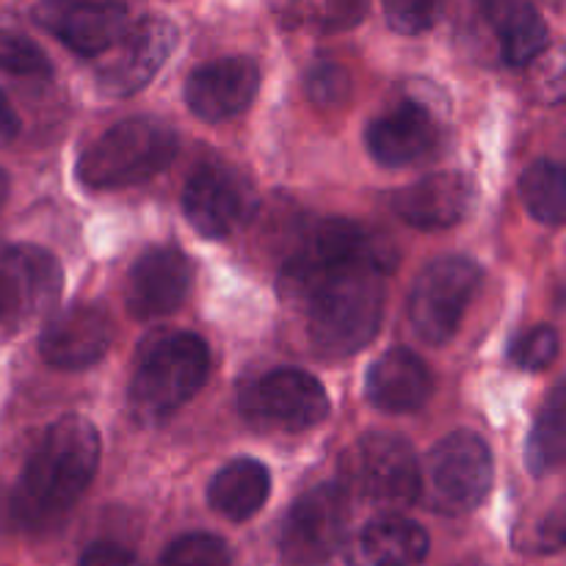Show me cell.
Segmentation results:
<instances>
[{
    "label": "cell",
    "mask_w": 566,
    "mask_h": 566,
    "mask_svg": "<svg viewBox=\"0 0 566 566\" xmlns=\"http://www.w3.org/2000/svg\"><path fill=\"white\" fill-rule=\"evenodd\" d=\"M0 70L20 77H50L53 64L48 53L17 31H0Z\"/></svg>",
    "instance_id": "obj_27"
},
{
    "label": "cell",
    "mask_w": 566,
    "mask_h": 566,
    "mask_svg": "<svg viewBox=\"0 0 566 566\" xmlns=\"http://www.w3.org/2000/svg\"><path fill=\"white\" fill-rule=\"evenodd\" d=\"M348 525V492L343 484H318L287 512L280 556L287 566H324L340 551Z\"/></svg>",
    "instance_id": "obj_9"
},
{
    "label": "cell",
    "mask_w": 566,
    "mask_h": 566,
    "mask_svg": "<svg viewBox=\"0 0 566 566\" xmlns=\"http://www.w3.org/2000/svg\"><path fill=\"white\" fill-rule=\"evenodd\" d=\"M17 127H20V119H17L14 108L9 105L6 94L0 92V142H9L17 133Z\"/></svg>",
    "instance_id": "obj_32"
},
{
    "label": "cell",
    "mask_w": 566,
    "mask_h": 566,
    "mask_svg": "<svg viewBox=\"0 0 566 566\" xmlns=\"http://www.w3.org/2000/svg\"><path fill=\"white\" fill-rule=\"evenodd\" d=\"M352 94V77L343 66L332 64V61H321L310 70L307 75V97L313 99L318 108H335L343 105Z\"/></svg>",
    "instance_id": "obj_29"
},
{
    "label": "cell",
    "mask_w": 566,
    "mask_h": 566,
    "mask_svg": "<svg viewBox=\"0 0 566 566\" xmlns=\"http://www.w3.org/2000/svg\"><path fill=\"white\" fill-rule=\"evenodd\" d=\"M558 348H562V340L553 326H534L514 340L512 363L523 370H545L556 363Z\"/></svg>",
    "instance_id": "obj_28"
},
{
    "label": "cell",
    "mask_w": 566,
    "mask_h": 566,
    "mask_svg": "<svg viewBox=\"0 0 566 566\" xmlns=\"http://www.w3.org/2000/svg\"><path fill=\"white\" fill-rule=\"evenodd\" d=\"M473 205V182L459 171H437L392 197L398 219L418 230H448L468 216Z\"/></svg>",
    "instance_id": "obj_18"
},
{
    "label": "cell",
    "mask_w": 566,
    "mask_h": 566,
    "mask_svg": "<svg viewBox=\"0 0 566 566\" xmlns=\"http://www.w3.org/2000/svg\"><path fill=\"white\" fill-rule=\"evenodd\" d=\"M260 86V70L252 59H219L199 66L186 81V105L197 119L227 122L252 105Z\"/></svg>",
    "instance_id": "obj_15"
},
{
    "label": "cell",
    "mask_w": 566,
    "mask_h": 566,
    "mask_svg": "<svg viewBox=\"0 0 566 566\" xmlns=\"http://www.w3.org/2000/svg\"><path fill=\"white\" fill-rule=\"evenodd\" d=\"M97 464V429L81 415L55 420L28 457L11 492V523L25 531H42L59 523L92 484Z\"/></svg>",
    "instance_id": "obj_2"
},
{
    "label": "cell",
    "mask_w": 566,
    "mask_h": 566,
    "mask_svg": "<svg viewBox=\"0 0 566 566\" xmlns=\"http://www.w3.org/2000/svg\"><path fill=\"white\" fill-rule=\"evenodd\" d=\"M114 318L99 304H72L42 329L39 354L59 370H83L108 354L114 343Z\"/></svg>",
    "instance_id": "obj_14"
},
{
    "label": "cell",
    "mask_w": 566,
    "mask_h": 566,
    "mask_svg": "<svg viewBox=\"0 0 566 566\" xmlns=\"http://www.w3.org/2000/svg\"><path fill=\"white\" fill-rule=\"evenodd\" d=\"M77 566H144L130 547L119 542H94L83 551Z\"/></svg>",
    "instance_id": "obj_31"
},
{
    "label": "cell",
    "mask_w": 566,
    "mask_h": 566,
    "mask_svg": "<svg viewBox=\"0 0 566 566\" xmlns=\"http://www.w3.org/2000/svg\"><path fill=\"white\" fill-rule=\"evenodd\" d=\"M177 44V28L166 17H142L127 25L119 42L108 50L111 59L99 66L97 86L108 97H133L153 83Z\"/></svg>",
    "instance_id": "obj_11"
},
{
    "label": "cell",
    "mask_w": 566,
    "mask_h": 566,
    "mask_svg": "<svg viewBox=\"0 0 566 566\" xmlns=\"http://www.w3.org/2000/svg\"><path fill=\"white\" fill-rule=\"evenodd\" d=\"M490 9L503 39V59L509 64L528 66L536 55L545 53L551 28L534 6L525 0H492Z\"/></svg>",
    "instance_id": "obj_22"
},
{
    "label": "cell",
    "mask_w": 566,
    "mask_h": 566,
    "mask_svg": "<svg viewBox=\"0 0 566 566\" xmlns=\"http://www.w3.org/2000/svg\"><path fill=\"white\" fill-rule=\"evenodd\" d=\"M429 534L401 514L376 517L359 531L352 545L354 566H423L429 556Z\"/></svg>",
    "instance_id": "obj_20"
},
{
    "label": "cell",
    "mask_w": 566,
    "mask_h": 566,
    "mask_svg": "<svg viewBox=\"0 0 566 566\" xmlns=\"http://www.w3.org/2000/svg\"><path fill=\"white\" fill-rule=\"evenodd\" d=\"M495 479L492 451L473 431L442 437L420 468V497L440 514H468L486 501Z\"/></svg>",
    "instance_id": "obj_5"
},
{
    "label": "cell",
    "mask_w": 566,
    "mask_h": 566,
    "mask_svg": "<svg viewBox=\"0 0 566 566\" xmlns=\"http://www.w3.org/2000/svg\"><path fill=\"white\" fill-rule=\"evenodd\" d=\"M385 254L368 232L326 219L298 241L280 271V296L302 310L318 357H352L376 337L385 313Z\"/></svg>",
    "instance_id": "obj_1"
},
{
    "label": "cell",
    "mask_w": 566,
    "mask_h": 566,
    "mask_svg": "<svg viewBox=\"0 0 566 566\" xmlns=\"http://www.w3.org/2000/svg\"><path fill=\"white\" fill-rule=\"evenodd\" d=\"M61 265L33 243H0V329L48 313L61 296Z\"/></svg>",
    "instance_id": "obj_10"
},
{
    "label": "cell",
    "mask_w": 566,
    "mask_h": 566,
    "mask_svg": "<svg viewBox=\"0 0 566 566\" xmlns=\"http://www.w3.org/2000/svg\"><path fill=\"white\" fill-rule=\"evenodd\" d=\"M177 136L166 122L133 116L94 138L77 158V180L92 191L147 182L175 160Z\"/></svg>",
    "instance_id": "obj_3"
},
{
    "label": "cell",
    "mask_w": 566,
    "mask_h": 566,
    "mask_svg": "<svg viewBox=\"0 0 566 566\" xmlns=\"http://www.w3.org/2000/svg\"><path fill=\"white\" fill-rule=\"evenodd\" d=\"M564 387H556L551 401L542 407L534 431L528 440V464L534 475H547L562 468L566 426H564Z\"/></svg>",
    "instance_id": "obj_23"
},
{
    "label": "cell",
    "mask_w": 566,
    "mask_h": 566,
    "mask_svg": "<svg viewBox=\"0 0 566 566\" xmlns=\"http://www.w3.org/2000/svg\"><path fill=\"white\" fill-rule=\"evenodd\" d=\"M343 490L376 506H409L420 501V464L412 446L398 434H365L343 453Z\"/></svg>",
    "instance_id": "obj_6"
},
{
    "label": "cell",
    "mask_w": 566,
    "mask_h": 566,
    "mask_svg": "<svg viewBox=\"0 0 566 566\" xmlns=\"http://www.w3.org/2000/svg\"><path fill=\"white\" fill-rule=\"evenodd\" d=\"M6 197H9V177H6V171L0 169V205L6 202Z\"/></svg>",
    "instance_id": "obj_33"
},
{
    "label": "cell",
    "mask_w": 566,
    "mask_h": 566,
    "mask_svg": "<svg viewBox=\"0 0 566 566\" xmlns=\"http://www.w3.org/2000/svg\"><path fill=\"white\" fill-rule=\"evenodd\" d=\"M210 374V352L202 337L177 332L149 348L130 381V409L144 423L166 420L186 407Z\"/></svg>",
    "instance_id": "obj_4"
},
{
    "label": "cell",
    "mask_w": 566,
    "mask_h": 566,
    "mask_svg": "<svg viewBox=\"0 0 566 566\" xmlns=\"http://www.w3.org/2000/svg\"><path fill=\"white\" fill-rule=\"evenodd\" d=\"M462 566H481L479 562H468V564H462Z\"/></svg>",
    "instance_id": "obj_34"
},
{
    "label": "cell",
    "mask_w": 566,
    "mask_h": 566,
    "mask_svg": "<svg viewBox=\"0 0 566 566\" xmlns=\"http://www.w3.org/2000/svg\"><path fill=\"white\" fill-rule=\"evenodd\" d=\"M271 495V475L254 459H235L213 475L208 486L210 509L232 523H247Z\"/></svg>",
    "instance_id": "obj_21"
},
{
    "label": "cell",
    "mask_w": 566,
    "mask_h": 566,
    "mask_svg": "<svg viewBox=\"0 0 566 566\" xmlns=\"http://www.w3.org/2000/svg\"><path fill=\"white\" fill-rule=\"evenodd\" d=\"M481 285V269L468 258H440L426 265L409 293V321L431 346L451 340Z\"/></svg>",
    "instance_id": "obj_7"
},
{
    "label": "cell",
    "mask_w": 566,
    "mask_h": 566,
    "mask_svg": "<svg viewBox=\"0 0 566 566\" xmlns=\"http://www.w3.org/2000/svg\"><path fill=\"white\" fill-rule=\"evenodd\" d=\"M564 169L553 160H539L520 180L525 210L542 224L558 227L564 221Z\"/></svg>",
    "instance_id": "obj_24"
},
{
    "label": "cell",
    "mask_w": 566,
    "mask_h": 566,
    "mask_svg": "<svg viewBox=\"0 0 566 566\" xmlns=\"http://www.w3.org/2000/svg\"><path fill=\"white\" fill-rule=\"evenodd\" d=\"M158 566H232V551L221 536L186 534L166 547Z\"/></svg>",
    "instance_id": "obj_25"
},
{
    "label": "cell",
    "mask_w": 566,
    "mask_h": 566,
    "mask_svg": "<svg viewBox=\"0 0 566 566\" xmlns=\"http://www.w3.org/2000/svg\"><path fill=\"white\" fill-rule=\"evenodd\" d=\"M296 17L315 31H348L365 17L368 0H296Z\"/></svg>",
    "instance_id": "obj_26"
},
{
    "label": "cell",
    "mask_w": 566,
    "mask_h": 566,
    "mask_svg": "<svg viewBox=\"0 0 566 566\" xmlns=\"http://www.w3.org/2000/svg\"><path fill=\"white\" fill-rule=\"evenodd\" d=\"M238 409L249 423L263 429L307 431L329 415V396L307 370L276 368L241 392Z\"/></svg>",
    "instance_id": "obj_8"
},
{
    "label": "cell",
    "mask_w": 566,
    "mask_h": 566,
    "mask_svg": "<svg viewBox=\"0 0 566 566\" xmlns=\"http://www.w3.org/2000/svg\"><path fill=\"white\" fill-rule=\"evenodd\" d=\"M182 210H186L188 224L199 235L221 241V238L241 230L252 216V188L238 171L219 164H205L186 182Z\"/></svg>",
    "instance_id": "obj_12"
},
{
    "label": "cell",
    "mask_w": 566,
    "mask_h": 566,
    "mask_svg": "<svg viewBox=\"0 0 566 566\" xmlns=\"http://www.w3.org/2000/svg\"><path fill=\"white\" fill-rule=\"evenodd\" d=\"M191 291V263L175 247L144 252L127 276L125 302L136 318H160L186 302Z\"/></svg>",
    "instance_id": "obj_17"
},
{
    "label": "cell",
    "mask_w": 566,
    "mask_h": 566,
    "mask_svg": "<svg viewBox=\"0 0 566 566\" xmlns=\"http://www.w3.org/2000/svg\"><path fill=\"white\" fill-rule=\"evenodd\" d=\"M442 133L434 114L420 103H401L374 119L365 130V147L376 164L403 169L429 160L440 149Z\"/></svg>",
    "instance_id": "obj_16"
},
{
    "label": "cell",
    "mask_w": 566,
    "mask_h": 566,
    "mask_svg": "<svg viewBox=\"0 0 566 566\" xmlns=\"http://www.w3.org/2000/svg\"><path fill=\"white\" fill-rule=\"evenodd\" d=\"M381 6L392 31L415 36L434 25L440 0H381Z\"/></svg>",
    "instance_id": "obj_30"
},
{
    "label": "cell",
    "mask_w": 566,
    "mask_h": 566,
    "mask_svg": "<svg viewBox=\"0 0 566 566\" xmlns=\"http://www.w3.org/2000/svg\"><path fill=\"white\" fill-rule=\"evenodd\" d=\"M36 20L83 59L108 53L130 25L119 0H44Z\"/></svg>",
    "instance_id": "obj_13"
},
{
    "label": "cell",
    "mask_w": 566,
    "mask_h": 566,
    "mask_svg": "<svg viewBox=\"0 0 566 566\" xmlns=\"http://www.w3.org/2000/svg\"><path fill=\"white\" fill-rule=\"evenodd\" d=\"M365 392H368V401L381 412H418L431 398V374L418 354L407 348H392L370 365Z\"/></svg>",
    "instance_id": "obj_19"
}]
</instances>
